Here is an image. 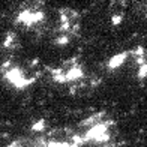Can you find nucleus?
<instances>
[{"instance_id": "obj_1", "label": "nucleus", "mask_w": 147, "mask_h": 147, "mask_svg": "<svg viewBox=\"0 0 147 147\" xmlns=\"http://www.w3.org/2000/svg\"><path fill=\"white\" fill-rule=\"evenodd\" d=\"M75 129L81 137L84 144H99L105 146L116 140V122L107 113H95L81 120Z\"/></svg>"}, {"instance_id": "obj_2", "label": "nucleus", "mask_w": 147, "mask_h": 147, "mask_svg": "<svg viewBox=\"0 0 147 147\" xmlns=\"http://www.w3.org/2000/svg\"><path fill=\"white\" fill-rule=\"evenodd\" d=\"M2 75L15 89H26L36 81L39 75V65L30 62L20 63L15 60H8L2 65Z\"/></svg>"}, {"instance_id": "obj_3", "label": "nucleus", "mask_w": 147, "mask_h": 147, "mask_svg": "<svg viewBox=\"0 0 147 147\" xmlns=\"http://www.w3.org/2000/svg\"><path fill=\"white\" fill-rule=\"evenodd\" d=\"M81 29V14L74 8L57 9V26L54 32V42L59 45L68 44Z\"/></svg>"}, {"instance_id": "obj_4", "label": "nucleus", "mask_w": 147, "mask_h": 147, "mask_svg": "<svg viewBox=\"0 0 147 147\" xmlns=\"http://www.w3.org/2000/svg\"><path fill=\"white\" fill-rule=\"evenodd\" d=\"M45 147H83L84 141L78 135L75 126H59L45 129Z\"/></svg>"}, {"instance_id": "obj_5", "label": "nucleus", "mask_w": 147, "mask_h": 147, "mask_svg": "<svg viewBox=\"0 0 147 147\" xmlns=\"http://www.w3.org/2000/svg\"><path fill=\"white\" fill-rule=\"evenodd\" d=\"M47 23V14L42 5L23 8L17 15V24L29 30H42Z\"/></svg>"}, {"instance_id": "obj_6", "label": "nucleus", "mask_w": 147, "mask_h": 147, "mask_svg": "<svg viewBox=\"0 0 147 147\" xmlns=\"http://www.w3.org/2000/svg\"><path fill=\"white\" fill-rule=\"evenodd\" d=\"M53 78L57 83H77L84 78V69L83 65L78 62V59L72 57L63 62L56 69H53Z\"/></svg>"}, {"instance_id": "obj_7", "label": "nucleus", "mask_w": 147, "mask_h": 147, "mask_svg": "<svg viewBox=\"0 0 147 147\" xmlns=\"http://www.w3.org/2000/svg\"><path fill=\"white\" fill-rule=\"evenodd\" d=\"M45 131H39L38 134H33L30 137H21L8 144L6 147H45Z\"/></svg>"}, {"instance_id": "obj_8", "label": "nucleus", "mask_w": 147, "mask_h": 147, "mask_svg": "<svg viewBox=\"0 0 147 147\" xmlns=\"http://www.w3.org/2000/svg\"><path fill=\"white\" fill-rule=\"evenodd\" d=\"M146 18H147V6H146Z\"/></svg>"}, {"instance_id": "obj_9", "label": "nucleus", "mask_w": 147, "mask_h": 147, "mask_svg": "<svg viewBox=\"0 0 147 147\" xmlns=\"http://www.w3.org/2000/svg\"><path fill=\"white\" fill-rule=\"evenodd\" d=\"M144 50H146V48H144ZM146 54H147V50H146Z\"/></svg>"}]
</instances>
